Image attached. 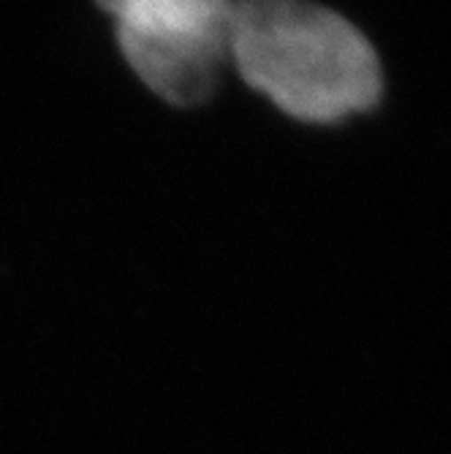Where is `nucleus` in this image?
<instances>
[{
    "instance_id": "1",
    "label": "nucleus",
    "mask_w": 451,
    "mask_h": 454,
    "mask_svg": "<svg viewBox=\"0 0 451 454\" xmlns=\"http://www.w3.org/2000/svg\"><path fill=\"white\" fill-rule=\"evenodd\" d=\"M231 79L307 131L351 126L386 104L376 41L323 0H234Z\"/></svg>"
},
{
    "instance_id": "2",
    "label": "nucleus",
    "mask_w": 451,
    "mask_h": 454,
    "mask_svg": "<svg viewBox=\"0 0 451 454\" xmlns=\"http://www.w3.org/2000/svg\"><path fill=\"white\" fill-rule=\"evenodd\" d=\"M134 85L175 114H198L231 79L234 0H88Z\"/></svg>"
}]
</instances>
